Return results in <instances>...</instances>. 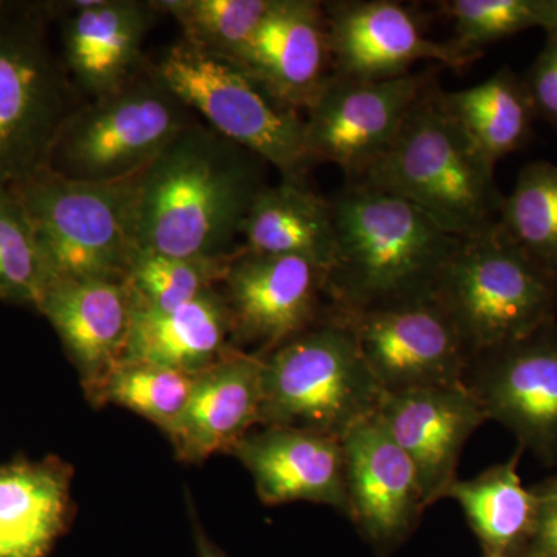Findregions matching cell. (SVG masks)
<instances>
[{
    "label": "cell",
    "instance_id": "cell-1",
    "mask_svg": "<svg viewBox=\"0 0 557 557\" xmlns=\"http://www.w3.org/2000/svg\"><path fill=\"white\" fill-rule=\"evenodd\" d=\"M265 163L203 121H194L135 178L138 251L174 258H225L240 245Z\"/></svg>",
    "mask_w": 557,
    "mask_h": 557
},
{
    "label": "cell",
    "instance_id": "cell-2",
    "mask_svg": "<svg viewBox=\"0 0 557 557\" xmlns=\"http://www.w3.org/2000/svg\"><path fill=\"white\" fill-rule=\"evenodd\" d=\"M332 201L336 258L327 271L330 309L339 313L431 298L460 237L383 190L346 182Z\"/></svg>",
    "mask_w": 557,
    "mask_h": 557
},
{
    "label": "cell",
    "instance_id": "cell-3",
    "mask_svg": "<svg viewBox=\"0 0 557 557\" xmlns=\"http://www.w3.org/2000/svg\"><path fill=\"white\" fill-rule=\"evenodd\" d=\"M440 91L435 83L424 91L387 152L354 183L409 201L465 239L497 225L505 196L496 164L450 116Z\"/></svg>",
    "mask_w": 557,
    "mask_h": 557
},
{
    "label": "cell",
    "instance_id": "cell-4",
    "mask_svg": "<svg viewBox=\"0 0 557 557\" xmlns=\"http://www.w3.org/2000/svg\"><path fill=\"white\" fill-rule=\"evenodd\" d=\"M262 359L260 428L299 429L343 440L380 412L383 388L350 325L332 309L314 327Z\"/></svg>",
    "mask_w": 557,
    "mask_h": 557
},
{
    "label": "cell",
    "instance_id": "cell-5",
    "mask_svg": "<svg viewBox=\"0 0 557 557\" xmlns=\"http://www.w3.org/2000/svg\"><path fill=\"white\" fill-rule=\"evenodd\" d=\"M146 65L212 131L258 156L281 180L306 182L317 163L307 148L302 113L239 64L178 39Z\"/></svg>",
    "mask_w": 557,
    "mask_h": 557
},
{
    "label": "cell",
    "instance_id": "cell-6",
    "mask_svg": "<svg viewBox=\"0 0 557 557\" xmlns=\"http://www.w3.org/2000/svg\"><path fill=\"white\" fill-rule=\"evenodd\" d=\"M51 2L0 0V188L46 170L51 145L76 108L51 47Z\"/></svg>",
    "mask_w": 557,
    "mask_h": 557
},
{
    "label": "cell",
    "instance_id": "cell-7",
    "mask_svg": "<svg viewBox=\"0 0 557 557\" xmlns=\"http://www.w3.org/2000/svg\"><path fill=\"white\" fill-rule=\"evenodd\" d=\"M432 298L474 357L556 321L557 277L528 258L497 223L458 242Z\"/></svg>",
    "mask_w": 557,
    "mask_h": 557
},
{
    "label": "cell",
    "instance_id": "cell-8",
    "mask_svg": "<svg viewBox=\"0 0 557 557\" xmlns=\"http://www.w3.org/2000/svg\"><path fill=\"white\" fill-rule=\"evenodd\" d=\"M197 120L145 65L126 86L72 110L51 145L46 170L83 183L135 177Z\"/></svg>",
    "mask_w": 557,
    "mask_h": 557
},
{
    "label": "cell",
    "instance_id": "cell-9",
    "mask_svg": "<svg viewBox=\"0 0 557 557\" xmlns=\"http://www.w3.org/2000/svg\"><path fill=\"white\" fill-rule=\"evenodd\" d=\"M137 175L83 183L44 170L11 188L30 218L51 278L126 282L138 252L134 234Z\"/></svg>",
    "mask_w": 557,
    "mask_h": 557
},
{
    "label": "cell",
    "instance_id": "cell-10",
    "mask_svg": "<svg viewBox=\"0 0 557 557\" xmlns=\"http://www.w3.org/2000/svg\"><path fill=\"white\" fill-rule=\"evenodd\" d=\"M431 72L383 81L333 75L306 110L314 163H333L358 182L387 152L416 102L434 84Z\"/></svg>",
    "mask_w": 557,
    "mask_h": 557
},
{
    "label": "cell",
    "instance_id": "cell-11",
    "mask_svg": "<svg viewBox=\"0 0 557 557\" xmlns=\"http://www.w3.org/2000/svg\"><path fill=\"white\" fill-rule=\"evenodd\" d=\"M335 311V310H333ZM384 395L463 384L472 351L434 298L339 313Z\"/></svg>",
    "mask_w": 557,
    "mask_h": 557
},
{
    "label": "cell",
    "instance_id": "cell-12",
    "mask_svg": "<svg viewBox=\"0 0 557 557\" xmlns=\"http://www.w3.org/2000/svg\"><path fill=\"white\" fill-rule=\"evenodd\" d=\"M325 281L310 260L237 248L220 284L234 347L265 355L314 327L330 311Z\"/></svg>",
    "mask_w": 557,
    "mask_h": 557
},
{
    "label": "cell",
    "instance_id": "cell-13",
    "mask_svg": "<svg viewBox=\"0 0 557 557\" xmlns=\"http://www.w3.org/2000/svg\"><path fill=\"white\" fill-rule=\"evenodd\" d=\"M465 386L487 420L497 421L544 463L557 461V322L479 351Z\"/></svg>",
    "mask_w": 557,
    "mask_h": 557
},
{
    "label": "cell",
    "instance_id": "cell-14",
    "mask_svg": "<svg viewBox=\"0 0 557 557\" xmlns=\"http://www.w3.org/2000/svg\"><path fill=\"white\" fill-rule=\"evenodd\" d=\"M324 9L333 75L341 78L383 81L408 75L420 61L453 70L475 61L450 40L429 39L412 10L394 0H341Z\"/></svg>",
    "mask_w": 557,
    "mask_h": 557
},
{
    "label": "cell",
    "instance_id": "cell-15",
    "mask_svg": "<svg viewBox=\"0 0 557 557\" xmlns=\"http://www.w3.org/2000/svg\"><path fill=\"white\" fill-rule=\"evenodd\" d=\"M60 22L61 62L73 89L87 100L131 83L145 69L143 53L159 11L139 0L51 2Z\"/></svg>",
    "mask_w": 557,
    "mask_h": 557
},
{
    "label": "cell",
    "instance_id": "cell-16",
    "mask_svg": "<svg viewBox=\"0 0 557 557\" xmlns=\"http://www.w3.org/2000/svg\"><path fill=\"white\" fill-rule=\"evenodd\" d=\"M341 443L346 515L376 547L405 541L426 505L413 465L387 431L380 412L351 428Z\"/></svg>",
    "mask_w": 557,
    "mask_h": 557
},
{
    "label": "cell",
    "instance_id": "cell-17",
    "mask_svg": "<svg viewBox=\"0 0 557 557\" xmlns=\"http://www.w3.org/2000/svg\"><path fill=\"white\" fill-rule=\"evenodd\" d=\"M380 416L413 465L426 508L448 497L468 438L487 421L465 384L384 395Z\"/></svg>",
    "mask_w": 557,
    "mask_h": 557
},
{
    "label": "cell",
    "instance_id": "cell-18",
    "mask_svg": "<svg viewBox=\"0 0 557 557\" xmlns=\"http://www.w3.org/2000/svg\"><path fill=\"white\" fill-rule=\"evenodd\" d=\"M231 61L277 100L309 109L333 76L324 2L271 0L258 30Z\"/></svg>",
    "mask_w": 557,
    "mask_h": 557
},
{
    "label": "cell",
    "instance_id": "cell-19",
    "mask_svg": "<svg viewBox=\"0 0 557 557\" xmlns=\"http://www.w3.org/2000/svg\"><path fill=\"white\" fill-rule=\"evenodd\" d=\"M36 310L60 336L90 399L126 355L134 314L127 285L54 277L44 289Z\"/></svg>",
    "mask_w": 557,
    "mask_h": 557
},
{
    "label": "cell",
    "instance_id": "cell-20",
    "mask_svg": "<svg viewBox=\"0 0 557 557\" xmlns=\"http://www.w3.org/2000/svg\"><path fill=\"white\" fill-rule=\"evenodd\" d=\"M265 505L311 502L347 512L341 440L288 428L249 431L233 448Z\"/></svg>",
    "mask_w": 557,
    "mask_h": 557
},
{
    "label": "cell",
    "instance_id": "cell-21",
    "mask_svg": "<svg viewBox=\"0 0 557 557\" xmlns=\"http://www.w3.org/2000/svg\"><path fill=\"white\" fill-rule=\"evenodd\" d=\"M262 375V355L242 350L196 373L185 412L168 435L175 456L201 463L214 454H228L259 426Z\"/></svg>",
    "mask_w": 557,
    "mask_h": 557
},
{
    "label": "cell",
    "instance_id": "cell-22",
    "mask_svg": "<svg viewBox=\"0 0 557 557\" xmlns=\"http://www.w3.org/2000/svg\"><path fill=\"white\" fill-rule=\"evenodd\" d=\"M73 468L57 456L0 465V557H46L73 516Z\"/></svg>",
    "mask_w": 557,
    "mask_h": 557
},
{
    "label": "cell",
    "instance_id": "cell-23",
    "mask_svg": "<svg viewBox=\"0 0 557 557\" xmlns=\"http://www.w3.org/2000/svg\"><path fill=\"white\" fill-rule=\"evenodd\" d=\"M237 350L220 287L171 311L134 309L123 362L199 373Z\"/></svg>",
    "mask_w": 557,
    "mask_h": 557
},
{
    "label": "cell",
    "instance_id": "cell-24",
    "mask_svg": "<svg viewBox=\"0 0 557 557\" xmlns=\"http://www.w3.org/2000/svg\"><path fill=\"white\" fill-rule=\"evenodd\" d=\"M240 236L248 251L295 256L329 271L336 258L332 201L307 182L281 180L252 200Z\"/></svg>",
    "mask_w": 557,
    "mask_h": 557
},
{
    "label": "cell",
    "instance_id": "cell-25",
    "mask_svg": "<svg viewBox=\"0 0 557 557\" xmlns=\"http://www.w3.org/2000/svg\"><path fill=\"white\" fill-rule=\"evenodd\" d=\"M443 106L494 164L527 145L536 119L523 78L504 67L493 76L457 91H440Z\"/></svg>",
    "mask_w": 557,
    "mask_h": 557
},
{
    "label": "cell",
    "instance_id": "cell-26",
    "mask_svg": "<svg viewBox=\"0 0 557 557\" xmlns=\"http://www.w3.org/2000/svg\"><path fill=\"white\" fill-rule=\"evenodd\" d=\"M520 453L471 480H457L448 498L458 502L486 557H518L536 515L533 490L518 472Z\"/></svg>",
    "mask_w": 557,
    "mask_h": 557
},
{
    "label": "cell",
    "instance_id": "cell-27",
    "mask_svg": "<svg viewBox=\"0 0 557 557\" xmlns=\"http://www.w3.org/2000/svg\"><path fill=\"white\" fill-rule=\"evenodd\" d=\"M498 225L528 258L557 277V164L533 161L520 171Z\"/></svg>",
    "mask_w": 557,
    "mask_h": 557
},
{
    "label": "cell",
    "instance_id": "cell-28",
    "mask_svg": "<svg viewBox=\"0 0 557 557\" xmlns=\"http://www.w3.org/2000/svg\"><path fill=\"white\" fill-rule=\"evenodd\" d=\"M196 373L146 362H121L106 379L91 405L126 408L170 435L185 412Z\"/></svg>",
    "mask_w": 557,
    "mask_h": 557
},
{
    "label": "cell",
    "instance_id": "cell-29",
    "mask_svg": "<svg viewBox=\"0 0 557 557\" xmlns=\"http://www.w3.org/2000/svg\"><path fill=\"white\" fill-rule=\"evenodd\" d=\"M234 255V252H233ZM225 258H174L138 251L126 282L134 309L171 311L220 287L228 270Z\"/></svg>",
    "mask_w": 557,
    "mask_h": 557
},
{
    "label": "cell",
    "instance_id": "cell-30",
    "mask_svg": "<svg viewBox=\"0 0 557 557\" xmlns=\"http://www.w3.org/2000/svg\"><path fill=\"white\" fill-rule=\"evenodd\" d=\"M152 5L177 22L190 46L234 60L258 30L271 0H157Z\"/></svg>",
    "mask_w": 557,
    "mask_h": 557
},
{
    "label": "cell",
    "instance_id": "cell-31",
    "mask_svg": "<svg viewBox=\"0 0 557 557\" xmlns=\"http://www.w3.org/2000/svg\"><path fill=\"white\" fill-rule=\"evenodd\" d=\"M50 281L20 196L14 189L0 188V302L36 310Z\"/></svg>",
    "mask_w": 557,
    "mask_h": 557
},
{
    "label": "cell",
    "instance_id": "cell-32",
    "mask_svg": "<svg viewBox=\"0 0 557 557\" xmlns=\"http://www.w3.org/2000/svg\"><path fill=\"white\" fill-rule=\"evenodd\" d=\"M440 10L453 22L450 42L475 60L490 44L539 27L537 0H450Z\"/></svg>",
    "mask_w": 557,
    "mask_h": 557
},
{
    "label": "cell",
    "instance_id": "cell-33",
    "mask_svg": "<svg viewBox=\"0 0 557 557\" xmlns=\"http://www.w3.org/2000/svg\"><path fill=\"white\" fill-rule=\"evenodd\" d=\"M536 515L518 557H557V475L531 487Z\"/></svg>",
    "mask_w": 557,
    "mask_h": 557
},
{
    "label": "cell",
    "instance_id": "cell-34",
    "mask_svg": "<svg viewBox=\"0 0 557 557\" xmlns=\"http://www.w3.org/2000/svg\"><path fill=\"white\" fill-rule=\"evenodd\" d=\"M523 81L536 116L557 127V39L547 38Z\"/></svg>",
    "mask_w": 557,
    "mask_h": 557
},
{
    "label": "cell",
    "instance_id": "cell-35",
    "mask_svg": "<svg viewBox=\"0 0 557 557\" xmlns=\"http://www.w3.org/2000/svg\"><path fill=\"white\" fill-rule=\"evenodd\" d=\"M539 28H544L547 38L557 39V0H537Z\"/></svg>",
    "mask_w": 557,
    "mask_h": 557
},
{
    "label": "cell",
    "instance_id": "cell-36",
    "mask_svg": "<svg viewBox=\"0 0 557 557\" xmlns=\"http://www.w3.org/2000/svg\"><path fill=\"white\" fill-rule=\"evenodd\" d=\"M194 520V531H196V545H197V556L199 557H226L222 552L207 537V534L203 533L199 522H197L196 518Z\"/></svg>",
    "mask_w": 557,
    "mask_h": 557
}]
</instances>
